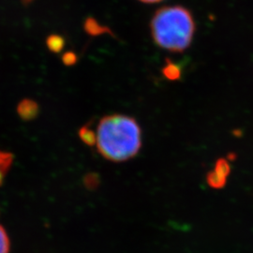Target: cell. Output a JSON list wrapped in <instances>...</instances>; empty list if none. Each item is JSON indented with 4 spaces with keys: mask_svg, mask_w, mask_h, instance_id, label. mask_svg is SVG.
I'll return each mask as SVG.
<instances>
[{
    "mask_svg": "<svg viewBox=\"0 0 253 253\" xmlns=\"http://www.w3.org/2000/svg\"><path fill=\"white\" fill-rule=\"evenodd\" d=\"M62 61L66 66H73L77 62V55L73 52H67L62 56Z\"/></svg>",
    "mask_w": 253,
    "mask_h": 253,
    "instance_id": "7c38bea8",
    "label": "cell"
},
{
    "mask_svg": "<svg viewBox=\"0 0 253 253\" xmlns=\"http://www.w3.org/2000/svg\"><path fill=\"white\" fill-rule=\"evenodd\" d=\"M46 45L52 53H60L65 46V40L60 35H50L46 40Z\"/></svg>",
    "mask_w": 253,
    "mask_h": 253,
    "instance_id": "52a82bcc",
    "label": "cell"
},
{
    "mask_svg": "<svg viewBox=\"0 0 253 253\" xmlns=\"http://www.w3.org/2000/svg\"><path fill=\"white\" fill-rule=\"evenodd\" d=\"M39 112L40 108L38 103L36 101L29 99H25L20 101L17 106L19 117L25 121H30L35 119L39 115Z\"/></svg>",
    "mask_w": 253,
    "mask_h": 253,
    "instance_id": "3957f363",
    "label": "cell"
},
{
    "mask_svg": "<svg viewBox=\"0 0 253 253\" xmlns=\"http://www.w3.org/2000/svg\"><path fill=\"white\" fill-rule=\"evenodd\" d=\"M99 153L113 163L134 158L142 147V130L134 118L110 115L100 119L96 131Z\"/></svg>",
    "mask_w": 253,
    "mask_h": 253,
    "instance_id": "6da1fadb",
    "label": "cell"
},
{
    "mask_svg": "<svg viewBox=\"0 0 253 253\" xmlns=\"http://www.w3.org/2000/svg\"><path fill=\"white\" fill-rule=\"evenodd\" d=\"M207 182L211 188L216 189V190H220L225 187L227 178L220 177L214 171H211L207 174Z\"/></svg>",
    "mask_w": 253,
    "mask_h": 253,
    "instance_id": "9c48e42d",
    "label": "cell"
},
{
    "mask_svg": "<svg viewBox=\"0 0 253 253\" xmlns=\"http://www.w3.org/2000/svg\"><path fill=\"white\" fill-rule=\"evenodd\" d=\"M24 4H29V3H31L33 0H21Z\"/></svg>",
    "mask_w": 253,
    "mask_h": 253,
    "instance_id": "5bb4252c",
    "label": "cell"
},
{
    "mask_svg": "<svg viewBox=\"0 0 253 253\" xmlns=\"http://www.w3.org/2000/svg\"><path fill=\"white\" fill-rule=\"evenodd\" d=\"M163 74L166 79L170 81H177L180 79L182 74L180 66H178V64L173 63L172 61L167 60L163 68Z\"/></svg>",
    "mask_w": 253,
    "mask_h": 253,
    "instance_id": "5b68a950",
    "label": "cell"
},
{
    "mask_svg": "<svg viewBox=\"0 0 253 253\" xmlns=\"http://www.w3.org/2000/svg\"><path fill=\"white\" fill-rule=\"evenodd\" d=\"M155 43L173 53L189 48L195 33V21L190 10L182 6L158 9L150 23Z\"/></svg>",
    "mask_w": 253,
    "mask_h": 253,
    "instance_id": "7a4b0ae2",
    "label": "cell"
},
{
    "mask_svg": "<svg viewBox=\"0 0 253 253\" xmlns=\"http://www.w3.org/2000/svg\"><path fill=\"white\" fill-rule=\"evenodd\" d=\"M84 30L90 36H99L105 33H111L108 27H103L98 23L95 19L88 18L84 22Z\"/></svg>",
    "mask_w": 253,
    "mask_h": 253,
    "instance_id": "277c9868",
    "label": "cell"
},
{
    "mask_svg": "<svg viewBox=\"0 0 253 253\" xmlns=\"http://www.w3.org/2000/svg\"><path fill=\"white\" fill-rule=\"evenodd\" d=\"M213 171L216 172L218 176L223 177V178H228V176L230 175V172H231L230 163L225 159H218L216 162L215 168Z\"/></svg>",
    "mask_w": 253,
    "mask_h": 253,
    "instance_id": "30bf717a",
    "label": "cell"
},
{
    "mask_svg": "<svg viewBox=\"0 0 253 253\" xmlns=\"http://www.w3.org/2000/svg\"><path fill=\"white\" fill-rule=\"evenodd\" d=\"M143 3H146V4H154V3H159V2H162L163 0H139Z\"/></svg>",
    "mask_w": 253,
    "mask_h": 253,
    "instance_id": "4fadbf2b",
    "label": "cell"
},
{
    "mask_svg": "<svg viewBox=\"0 0 253 253\" xmlns=\"http://www.w3.org/2000/svg\"><path fill=\"white\" fill-rule=\"evenodd\" d=\"M10 252V242L9 235L7 234L4 227L0 225V253H9Z\"/></svg>",
    "mask_w": 253,
    "mask_h": 253,
    "instance_id": "8fae6325",
    "label": "cell"
},
{
    "mask_svg": "<svg viewBox=\"0 0 253 253\" xmlns=\"http://www.w3.org/2000/svg\"><path fill=\"white\" fill-rule=\"evenodd\" d=\"M13 162V156L8 152L0 150V185L6 177Z\"/></svg>",
    "mask_w": 253,
    "mask_h": 253,
    "instance_id": "8992f818",
    "label": "cell"
},
{
    "mask_svg": "<svg viewBox=\"0 0 253 253\" xmlns=\"http://www.w3.org/2000/svg\"><path fill=\"white\" fill-rule=\"evenodd\" d=\"M79 137L87 145H96V131L93 130L90 126H82L79 130Z\"/></svg>",
    "mask_w": 253,
    "mask_h": 253,
    "instance_id": "ba28073f",
    "label": "cell"
}]
</instances>
